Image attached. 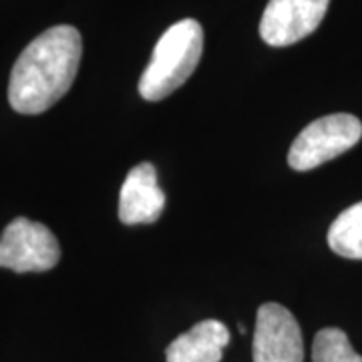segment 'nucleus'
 <instances>
[{"label":"nucleus","mask_w":362,"mask_h":362,"mask_svg":"<svg viewBox=\"0 0 362 362\" xmlns=\"http://www.w3.org/2000/svg\"><path fill=\"white\" fill-rule=\"evenodd\" d=\"M83 39L75 26L40 33L16 59L8 81V103L16 113L40 115L63 99L77 77Z\"/></svg>","instance_id":"f257e3e1"},{"label":"nucleus","mask_w":362,"mask_h":362,"mask_svg":"<svg viewBox=\"0 0 362 362\" xmlns=\"http://www.w3.org/2000/svg\"><path fill=\"white\" fill-rule=\"evenodd\" d=\"M204 52V28L194 18L171 25L157 40L149 65L139 78L145 101H161L194 75Z\"/></svg>","instance_id":"f03ea898"},{"label":"nucleus","mask_w":362,"mask_h":362,"mask_svg":"<svg viewBox=\"0 0 362 362\" xmlns=\"http://www.w3.org/2000/svg\"><path fill=\"white\" fill-rule=\"evenodd\" d=\"M362 137V123L350 113L320 117L298 133L288 151V165L294 171H310L346 153Z\"/></svg>","instance_id":"7ed1b4c3"},{"label":"nucleus","mask_w":362,"mask_h":362,"mask_svg":"<svg viewBox=\"0 0 362 362\" xmlns=\"http://www.w3.org/2000/svg\"><path fill=\"white\" fill-rule=\"evenodd\" d=\"M61 259L54 233L39 221L16 218L0 235V268L25 274L47 272Z\"/></svg>","instance_id":"20e7f679"},{"label":"nucleus","mask_w":362,"mask_h":362,"mask_svg":"<svg viewBox=\"0 0 362 362\" xmlns=\"http://www.w3.org/2000/svg\"><path fill=\"white\" fill-rule=\"evenodd\" d=\"M254 362H304V340L294 314L278 302H266L256 314Z\"/></svg>","instance_id":"39448f33"},{"label":"nucleus","mask_w":362,"mask_h":362,"mask_svg":"<svg viewBox=\"0 0 362 362\" xmlns=\"http://www.w3.org/2000/svg\"><path fill=\"white\" fill-rule=\"evenodd\" d=\"M330 0H270L259 21V37L270 47H290L312 35Z\"/></svg>","instance_id":"423d86ee"},{"label":"nucleus","mask_w":362,"mask_h":362,"mask_svg":"<svg viewBox=\"0 0 362 362\" xmlns=\"http://www.w3.org/2000/svg\"><path fill=\"white\" fill-rule=\"evenodd\" d=\"M165 209V194L157 183L153 163L143 161L131 169L119 192V220L125 226L153 223Z\"/></svg>","instance_id":"0eeeda50"},{"label":"nucleus","mask_w":362,"mask_h":362,"mask_svg":"<svg viewBox=\"0 0 362 362\" xmlns=\"http://www.w3.org/2000/svg\"><path fill=\"white\" fill-rule=\"evenodd\" d=\"M230 344V330L220 320H202L165 350L168 362H220Z\"/></svg>","instance_id":"6e6552de"},{"label":"nucleus","mask_w":362,"mask_h":362,"mask_svg":"<svg viewBox=\"0 0 362 362\" xmlns=\"http://www.w3.org/2000/svg\"><path fill=\"white\" fill-rule=\"evenodd\" d=\"M330 250L349 259H362V202L344 209L328 230Z\"/></svg>","instance_id":"1a4fd4ad"},{"label":"nucleus","mask_w":362,"mask_h":362,"mask_svg":"<svg viewBox=\"0 0 362 362\" xmlns=\"http://www.w3.org/2000/svg\"><path fill=\"white\" fill-rule=\"evenodd\" d=\"M312 362H362L349 337L340 328H322L312 342Z\"/></svg>","instance_id":"9d476101"}]
</instances>
